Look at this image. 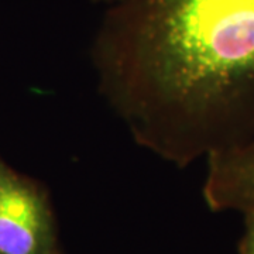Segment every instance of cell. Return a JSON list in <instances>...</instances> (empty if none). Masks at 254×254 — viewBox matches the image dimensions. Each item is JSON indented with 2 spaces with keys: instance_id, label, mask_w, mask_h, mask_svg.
<instances>
[{
  "instance_id": "1",
  "label": "cell",
  "mask_w": 254,
  "mask_h": 254,
  "mask_svg": "<svg viewBox=\"0 0 254 254\" xmlns=\"http://www.w3.org/2000/svg\"><path fill=\"white\" fill-rule=\"evenodd\" d=\"M100 95L175 167L254 137V0H123L93 38Z\"/></svg>"
},
{
  "instance_id": "2",
  "label": "cell",
  "mask_w": 254,
  "mask_h": 254,
  "mask_svg": "<svg viewBox=\"0 0 254 254\" xmlns=\"http://www.w3.org/2000/svg\"><path fill=\"white\" fill-rule=\"evenodd\" d=\"M0 254H61L54 210L47 192L1 158Z\"/></svg>"
},
{
  "instance_id": "3",
  "label": "cell",
  "mask_w": 254,
  "mask_h": 254,
  "mask_svg": "<svg viewBox=\"0 0 254 254\" xmlns=\"http://www.w3.org/2000/svg\"><path fill=\"white\" fill-rule=\"evenodd\" d=\"M203 199L213 212L254 215V137L206 158Z\"/></svg>"
},
{
  "instance_id": "4",
  "label": "cell",
  "mask_w": 254,
  "mask_h": 254,
  "mask_svg": "<svg viewBox=\"0 0 254 254\" xmlns=\"http://www.w3.org/2000/svg\"><path fill=\"white\" fill-rule=\"evenodd\" d=\"M245 227L239 240V254H254V215H245Z\"/></svg>"
},
{
  "instance_id": "5",
  "label": "cell",
  "mask_w": 254,
  "mask_h": 254,
  "mask_svg": "<svg viewBox=\"0 0 254 254\" xmlns=\"http://www.w3.org/2000/svg\"><path fill=\"white\" fill-rule=\"evenodd\" d=\"M92 1L100 3V4H108V7H109V6H113V4H116V3H120V1H123V0H92Z\"/></svg>"
}]
</instances>
